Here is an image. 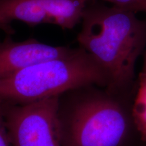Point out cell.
<instances>
[{"instance_id": "cell-1", "label": "cell", "mask_w": 146, "mask_h": 146, "mask_svg": "<svg viewBox=\"0 0 146 146\" xmlns=\"http://www.w3.org/2000/svg\"><path fill=\"white\" fill-rule=\"evenodd\" d=\"M81 23L78 45L105 73L108 87L119 88L130 83L146 45V22L133 10L90 1Z\"/></svg>"}, {"instance_id": "cell-2", "label": "cell", "mask_w": 146, "mask_h": 146, "mask_svg": "<svg viewBox=\"0 0 146 146\" xmlns=\"http://www.w3.org/2000/svg\"><path fill=\"white\" fill-rule=\"evenodd\" d=\"M108 86L105 73L78 47L68 56L31 65L0 79V106L27 104L87 86Z\"/></svg>"}, {"instance_id": "cell-3", "label": "cell", "mask_w": 146, "mask_h": 146, "mask_svg": "<svg viewBox=\"0 0 146 146\" xmlns=\"http://www.w3.org/2000/svg\"><path fill=\"white\" fill-rule=\"evenodd\" d=\"M87 87L59 97L58 118L62 146H120L127 136L128 122L114 100L89 93Z\"/></svg>"}, {"instance_id": "cell-4", "label": "cell", "mask_w": 146, "mask_h": 146, "mask_svg": "<svg viewBox=\"0 0 146 146\" xmlns=\"http://www.w3.org/2000/svg\"><path fill=\"white\" fill-rule=\"evenodd\" d=\"M59 97L0 106L11 145L62 146L58 118Z\"/></svg>"}, {"instance_id": "cell-5", "label": "cell", "mask_w": 146, "mask_h": 146, "mask_svg": "<svg viewBox=\"0 0 146 146\" xmlns=\"http://www.w3.org/2000/svg\"><path fill=\"white\" fill-rule=\"evenodd\" d=\"M90 0H0V30L14 33L10 24L21 21L30 27L43 24L71 29L81 22Z\"/></svg>"}, {"instance_id": "cell-6", "label": "cell", "mask_w": 146, "mask_h": 146, "mask_svg": "<svg viewBox=\"0 0 146 146\" xmlns=\"http://www.w3.org/2000/svg\"><path fill=\"white\" fill-rule=\"evenodd\" d=\"M75 50L53 46L34 39L16 41L8 35L0 41V79L36 63L68 56Z\"/></svg>"}, {"instance_id": "cell-7", "label": "cell", "mask_w": 146, "mask_h": 146, "mask_svg": "<svg viewBox=\"0 0 146 146\" xmlns=\"http://www.w3.org/2000/svg\"><path fill=\"white\" fill-rule=\"evenodd\" d=\"M133 116L141 139L146 141V74L142 72L133 108Z\"/></svg>"}, {"instance_id": "cell-8", "label": "cell", "mask_w": 146, "mask_h": 146, "mask_svg": "<svg viewBox=\"0 0 146 146\" xmlns=\"http://www.w3.org/2000/svg\"><path fill=\"white\" fill-rule=\"evenodd\" d=\"M90 1H103L110 3L112 5L118 8L128 9L134 11L146 0H90Z\"/></svg>"}, {"instance_id": "cell-9", "label": "cell", "mask_w": 146, "mask_h": 146, "mask_svg": "<svg viewBox=\"0 0 146 146\" xmlns=\"http://www.w3.org/2000/svg\"><path fill=\"white\" fill-rule=\"evenodd\" d=\"M0 146H12L1 110H0Z\"/></svg>"}, {"instance_id": "cell-10", "label": "cell", "mask_w": 146, "mask_h": 146, "mask_svg": "<svg viewBox=\"0 0 146 146\" xmlns=\"http://www.w3.org/2000/svg\"><path fill=\"white\" fill-rule=\"evenodd\" d=\"M135 12H136V13L137 12H145L146 13V1H144L139 6H138L135 10Z\"/></svg>"}, {"instance_id": "cell-11", "label": "cell", "mask_w": 146, "mask_h": 146, "mask_svg": "<svg viewBox=\"0 0 146 146\" xmlns=\"http://www.w3.org/2000/svg\"><path fill=\"white\" fill-rule=\"evenodd\" d=\"M142 73H144V74H146V56H145V63H144V68H143V70Z\"/></svg>"}]
</instances>
